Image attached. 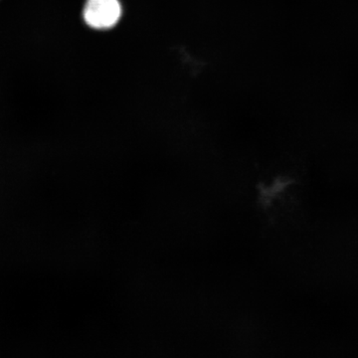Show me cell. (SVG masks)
I'll return each instance as SVG.
<instances>
[{"label": "cell", "mask_w": 358, "mask_h": 358, "mask_svg": "<svg viewBox=\"0 0 358 358\" xmlns=\"http://www.w3.org/2000/svg\"><path fill=\"white\" fill-rule=\"evenodd\" d=\"M122 16L120 0H87L83 17L93 29L107 30L117 24Z\"/></svg>", "instance_id": "1"}]
</instances>
